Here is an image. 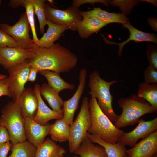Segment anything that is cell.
Returning <instances> with one entry per match:
<instances>
[{"label": "cell", "mask_w": 157, "mask_h": 157, "mask_svg": "<svg viewBox=\"0 0 157 157\" xmlns=\"http://www.w3.org/2000/svg\"><path fill=\"white\" fill-rule=\"evenodd\" d=\"M30 66L38 71L48 70L58 73L69 72L77 64L76 56L58 43L49 48L37 45L30 50L27 59Z\"/></svg>", "instance_id": "obj_1"}, {"label": "cell", "mask_w": 157, "mask_h": 157, "mask_svg": "<svg viewBox=\"0 0 157 157\" xmlns=\"http://www.w3.org/2000/svg\"><path fill=\"white\" fill-rule=\"evenodd\" d=\"M91 124L88 133L106 142L117 143L124 131L117 128L99 107L96 98L89 100Z\"/></svg>", "instance_id": "obj_2"}, {"label": "cell", "mask_w": 157, "mask_h": 157, "mask_svg": "<svg viewBox=\"0 0 157 157\" xmlns=\"http://www.w3.org/2000/svg\"><path fill=\"white\" fill-rule=\"evenodd\" d=\"M122 112L114 125L117 128L133 125L143 115L154 112L151 105L143 99L133 94L118 101Z\"/></svg>", "instance_id": "obj_3"}, {"label": "cell", "mask_w": 157, "mask_h": 157, "mask_svg": "<svg viewBox=\"0 0 157 157\" xmlns=\"http://www.w3.org/2000/svg\"><path fill=\"white\" fill-rule=\"evenodd\" d=\"M118 82L117 80L110 82L105 81L100 76L99 72L94 71L90 74L88 87L90 90L88 94L92 98L97 99L98 105L103 112L112 123L118 117L112 107L113 97L110 91L112 85Z\"/></svg>", "instance_id": "obj_4"}, {"label": "cell", "mask_w": 157, "mask_h": 157, "mask_svg": "<svg viewBox=\"0 0 157 157\" xmlns=\"http://www.w3.org/2000/svg\"><path fill=\"white\" fill-rule=\"evenodd\" d=\"M1 112L0 126L7 129L12 144L26 141L24 117L19 104L13 101L9 102Z\"/></svg>", "instance_id": "obj_5"}, {"label": "cell", "mask_w": 157, "mask_h": 157, "mask_svg": "<svg viewBox=\"0 0 157 157\" xmlns=\"http://www.w3.org/2000/svg\"><path fill=\"white\" fill-rule=\"evenodd\" d=\"M79 112L75 120L70 126L68 139L69 150L74 153L78 148L84 138L91 124L89 110V100L84 97L82 100Z\"/></svg>", "instance_id": "obj_6"}, {"label": "cell", "mask_w": 157, "mask_h": 157, "mask_svg": "<svg viewBox=\"0 0 157 157\" xmlns=\"http://www.w3.org/2000/svg\"><path fill=\"white\" fill-rule=\"evenodd\" d=\"M44 11L47 19L55 24L66 26L69 29L74 31H77L83 19L78 8L72 6L65 10H61L52 7L45 3Z\"/></svg>", "instance_id": "obj_7"}, {"label": "cell", "mask_w": 157, "mask_h": 157, "mask_svg": "<svg viewBox=\"0 0 157 157\" xmlns=\"http://www.w3.org/2000/svg\"><path fill=\"white\" fill-rule=\"evenodd\" d=\"M30 29L26 12L22 13L19 20L13 26L0 24V29L11 36L18 47L24 49L31 50L37 46L30 37Z\"/></svg>", "instance_id": "obj_8"}, {"label": "cell", "mask_w": 157, "mask_h": 157, "mask_svg": "<svg viewBox=\"0 0 157 157\" xmlns=\"http://www.w3.org/2000/svg\"><path fill=\"white\" fill-rule=\"evenodd\" d=\"M30 65L27 60L8 70L7 77L9 90L13 101L18 104L19 97L28 81Z\"/></svg>", "instance_id": "obj_9"}, {"label": "cell", "mask_w": 157, "mask_h": 157, "mask_svg": "<svg viewBox=\"0 0 157 157\" xmlns=\"http://www.w3.org/2000/svg\"><path fill=\"white\" fill-rule=\"evenodd\" d=\"M135 128L129 132H124L119 141L125 146L133 147L140 138L142 139L157 131V118L149 121L140 119Z\"/></svg>", "instance_id": "obj_10"}, {"label": "cell", "mask_w": 157, "mask_h": 157, "mask_svg": "<svg viewBox=\"0 0 157 157\" xmlns=\"http://www.w3.org/2000/svg\"><path fill=\"white\" fill-rule=\"evenodd\" d=\"M87 71L85 68L80 71L78 76L79 83L76 90L69 99L64 101L62 119L70 126L73 122L76 111L78 107L80 100L83 92L86 83Z\"/></svg>", "instance_id": "obj_11"}, {"label": "cell", "mask_w": 157, "mask_h": 157, "mask_svg": "<svg viewBox=\"0 0 157 157\" xmlns=\"http://www.w3.org/2000/svg\"><path fill=\"white\" fill-rule=\"evenodd\" d=\"M24 123L26 139L38 147L44 142L46 136L49 134L51 124H41L31 118L24 117Z\"/></svg>", "instance_id": "obj_12"}, {"label": "cell", "mask_w": 157, "mask_h": 157, "mask_svg": "<svg viewBox=\"0 0 157 157\" xmlns=\"http://www.w3.org/2000/svg\"><path fill=\"white\" fill-rule=\"evenodd\" d=\"M30 53L29 49L0 47V65L8 70L26 60Z\"/></svg>", "instance_id": "obj_13"}, {"label": "cell", "mask_w": 157, "mask_h": 157, "mask_svg": "<svg viewBox=\"0 0 157 157\" xmlns=\"http://www.w3.org/2000/svg\"><path fill=\"white\" fill-rule=\"evenodd\" d=\"M131 157H152L157 153V131L125 151Z\"/></svg>", "instance_id": "obj_14"}, {"label": "cell", "mask_w": 157, "mask_h": 157, "mask_svg": "<svg viewBox=\"0 0 157 157\" xmlns=\"http://www.w3.org/2000/svg\"><path fill=\"white\" fill-rule=\"evenodd\" d=\"M123 26L129 30L130 32V36L126 40L122 42L118 43L111 42L107 39L103 34H101L106 44L118 45L117 54L119 57L122 56V51L124 46L131 40H133L136 42L146 41L151 42L157 44V36L156 34L150 33L139 30L134 27L130 23L123 25Z\"/></svg>", "instance_id": "obj_15"}, {"label": "cell", "mask_w": 157, "mask_h": 157, "mask_svg": "<svg viewBox=\"0 0 157 157\" xmlns=\"http://www.w3.org/2000/svg\"><path fill=\"white\" fill-rule=\"evenodd\" d=\"M40 86L36 84L34 90L38 98V107L36 115L34 120L41 124H45L50 120L54 119L62 118L63 116V109L56 111L49 108L44 103L40 92Z\"/></svg>", "instance_id": "obj_16"}, {"label": "cell", "mask_w": 157, "mask_h": 157, "mask_svg": "<svg viewBox=\"0 0 157 157\" xmlns=\"http://www.w3.org/2000/svg\"><path fill=\"white\" fill-rule=\"evenodd\" d=\"M18 104L24 117L34 119L38 107V98L34 89L25 88L20 95Z\"/></svg>", "instance_id": "obj_17"}, {"label": "cell", "mask_w": 157, "mask_h": 157, "mask_svg": "<svg viewBox=\"0 0 157 157\" xmlns=\"http://www.w3.org/2000/svg\"><path fill=\"white\" fill-rule=\"evenodd\" d=\"M80 14L83 18L95 17L107 24L110 23H117L123 25L130 23L129 19L122 13L109 12L99 8H94L92 10L87 11H81Z\"/></svg>", "instance_id": "obj_18"}, {"label": "cell", "mask_w": 157, "mask_h": 157, "mask_svg": "<svg viewBox=\"0 0 157 157\" xmlns=\"http://www.w3.org/2000/svg\"><path fill=\"white\" fill-rule=\"evenodd\" d=\"M48 28L43 36L39 39L38 46L40 48H49L53 46L54 42L62 35L65 30L69 29L65 25H61L54 24L47 19Z\"/></svg>", "instance_id": "obj_19"}, {"label": "cell", "mask_w": 157, "mask_h": 157, "mask_svg": "<svg viewBox=\"0 0 157 157\" xmlns=\"http://www.w3.org/2000/svg\"><path fill=\"white\" fill-rule=\"evenodd\" d=\"M86 136L90 141L101 146L104 149L108 157H124L126 155L125 146L118 141L114 144L106 142L96 136L87 132Z\"/></svg>", "instance_id": "obj_20"}, {"label": "cell", "mask_w": 157, "mask_h": 157, "mask_svg": "<svg viewBox=\"0 0 157 157\" xmlns=\"http://www.w3.org/2000/svg\"><path fill=\"white\" fill-rule=\"evenodd\" d=\"M107 24L94 17L83 18L78 26L77 31L83 39L88 38L93 33L97 32Z\"/></svg>", "instance_id": "obj_21"}, {"label": "cell", "mask_w": 157, "mask_h": 157, "mask_svg": "<svg viewBox=\"0 0 157 157\" xmlns=\"http://www.w3.org/2000/svg\"><path fill=\"white\" fill-rule=\"evenodd\" d=\"M74 153L80 157H108L104 148L92 142L87 136Z\"/></svg>", "instance_id": "obj_22"}, {"label": "cell", "mask_w": 157, "mask_h": 157, "mask_svg": "<svg viewBox=\"0 0 157 157\" xmlns=\"http://www.w3.org/2000/svg\"><path fill=\"white\" fill-rule=\"evenodd\" d=\"M66 152L63 148L47 138L37 148L35 157H63Z\"/></svg>", "instance_id": "obj_23"}, {"label": "cell", "mask_w": 157, "mask_h": 157, "mask_svg": "<svg viewBox=\"0 0 157 157\" xmlns=\"http://www.w3.org/2000/svg\"><path fill=\"white\" fill-rule=\"evenodd\" d=\"M39 73L47 79L48 84L58 94L63 90H73L75 88L74 84L65 81L61 77L59 73L48 70L41 71Z\"/></svg>", "instance_id": "obj_24"}, {"label": "cell", "mask_w": 157, "mask_h": 157, "mask_svg": "<svg viewBox=\"0 0 157 157\" xmlns=\"http://www.w3.org/2000/svg\"><path fill=\"white\" fill-rule=\"evenodd\" d=\"M70 127V125L62 118L57 119L53 124L50 125L49 134L51 136V139L54 141L60 142L68 140Z\"/></svg>", "instance_id": "obj_25"}, {"label": "cell", "mask_w": 157, "mask_h": 157, "mask_svg": "<svg viewBox=\"0 0 157 157\" xmlns=\"http://www.w3.org/2000/svg\"><path fill=\"white\" fill-rule=\"evenodd\" d=\"M40 92L41 95L47 101L53 110L58 111L62 109L64 101L59 94L48 83L42 84L40 86Z\"/></svg>", "instance_id": "obj_26"}, {"label": "cell", "mask_w": 157, "mask_h": 157, "mask_svg": "<svg viewBox=\"0 0 157 157\" xmlns=\"http://www.w3.org/2000/svg\"><path fill=\"white\" fill-rule=\"evenodd\" d=\"M143 99L152 106L154 112L157 111V83H140L137 95Z\"/></svg>", "instance_id": "obj_27"}, {"label": "cell", "mask_w": 157, "mask_h": 157, "mask_svg": "<svg viewBox=\"0 0 157 157\" xmlns=\"http://www.w3.org/2000/svg\"><path fill=\"white\" fill-rule=\"evenodd\" d=\"M37 147L25 141L13 145L9 157H35Z\"/></svg>", "instance_id": "obj_28"}, {"label": "cell", "mask_w": 157, "mask_h": 157, "mask_svg": "<svg viewBox=\"0 0 157 157\" xmlns=\"http://www.w3.org/2000/svg\"><path fill=\"white\" fill-rule=\"evenodd\" d=\"M22 6L25 9L28 20L31 30L33 35V40L34 43L38 46L39 43V39L37 37L35 30V20L34 10L33 5L30 0H22Z\"/></svg>", "instance_id": "obj_29"}, {"label": "cell", "mask_w": 157, "mask_h": 157, "mask_svg": "<svg viewBox=\"0 0 157 157\" xmlns=\"http://www.w3.org/2000/svg\"><path fill=\"white\" fill-rule=\"evenodd\" d=\"M34 8V12L38 17L40 26V33H44V27L47 25V19L44 11V5L46 0H30Z\"/></svg>", "instance_id": "obj_30"}, {"label": "cell", "mask_w": 157, "mask_h": 157, "mask_svg": "<svg viewBox=\"0 0 157 157\" xmlns=\"http://www.w3.org/2000/svg\"><path fill=\"white\" fill-rule=\"evenodd\" d=\"M142 0H109V4L119 8L122 14L125 15L129 14L133 10V7Z\"/></svg>", "instance_id": "obj_31"}, {"label": "cell", "mask_w": 157, "mask_h": 157, "mask_svg": "<svg viewBox=\"0 0 157 157\" xmlns=\"http://www.w3.org/2000/svg\"><path fill=\"white\" fill-rule=\"evenodd\" d=\"M157 46L148 44L147 46L146 56L149 65L157 69Z\"/></svg>", "instance_id": "obj_32"}, {"label": "cell", "mask_w": 157, "mask_h": 157, "mask_svg": "<svg viewBox=\"0 0 157 157\" xmlns=\"http://www.w3.org/2000/svg\"><path fill=\"white\" fill-rule=\"evenodd\" d=\"M144 78L145 83H157V69L149 65L144 71Z\"/></svg>", "instance_id": "obj_33"}, {"label": "cell", "mask_w": 157, "mask_h": 157, "mask_svg": "<svg viewBox=\"0 0 157 157\" xmlns=\"http://www.w3.org/2000/svg\"><path fill=\"white\" fill-rule=\"evenodd\" d=\"M0 47H18L15 40L10 35L0 29Z\"/></svg>", "instance_id": "obj_34"}, {"label": "cell", "mask_w": 157, "mask_h": 157, "mask_svg": "<svg viewBox=\"0 0 157 157\" xmlns=\"http://www.w3.org/2000/svg\"><path fill=\"white\" fill-rule=\"evenodd\" d=\"M3 96L11 97L7 77L0 80V97Z\"/></svg>", "instance_id": "obj_35"}, {"label": "cell", "mask_w": 157, "mask_h": 157, "mask_svg": "<svg viewBox=\"0 0 157 157\" xmlns=\"http://www.w3.org/2000/svg\"><path fill=\"white\" fill-rule=\"evenodd\" d=\"M100 3L108 6L109 5V0H73L72 6L78 8L79 6L85 3Z\"/></svg>", "instance_id": "obj_36"}, {"label": "cell", "mask_w": 157, "mask_h": 157, "mask_svg": "<svg viewBox=\"0 0 157 157\" xmlns=\"http://www.w3.org/2000/svg\"><path fill=\"white\" fill-rule=\"evenodd\" d=\"M13 145L10 141L0 145V157H7L9 151L11 150Z\"/></svg>", "instance_id": "obj_37"}, {"label": "cell", "mask_w": 157, "mask_h": 157, "mask_svg": "<svg viewBox=\"0 0 157 157\" xmlns=\"http://www.w3.org/2000/svg\"><path fill=\"white\" fill-rule=\"evenodd\" d=\"M10 141V136L7 129L0 126V145Z\"/></svg>", "instance_id": "obj_38"}, {"label": "cell", "mask_w": 157, "mask_h": 157, "mask_svg": "<svg viewBox=\"0 0 157 157\" xmlns=\"http://www.w3.org/2000/svg\"><path fill=\"white\" fill-rule=\"evenodd\" d=\"M38 72L39 71L36 68L30 66L28 81L32 82H34L36 79L37 74Z\"/></svg>", "instance_id": "obj_39"}, {"label": "cell", "mask_w": 157, "mask_h": 157, "mask_svg": "<svg viewBox=\"0 0 157 157\" xmlns=\"http://www.w3.org/2000/svg\"><path fill=\"white\" fill-rule=\"evenodd\" d=\"M147 21L153 30L155 32L157 31V19L156 18L151 17L149 18Z\"/></svg>", "instance_id": "obj_40"}, {"label": "cell", "mask_w": 157, "mask_h": 157, "mask_svg": "<svg viewBox=\"0 0 157 157\" xmlns=\"http://www.w3.org/2000/svg\"><path fill=\"white\" fill-rule=\"evenodd\" d=\"M22 0H10L9 5L13 8L15 9L22 6Z\"/></svg>", "instance_id": "obj_41"}, {"label": "cell", "mask_w": 157, "mask_h": 157, "mask_svg": "<svg viewBox=\"0 0 157 157\" xmlns=\"http://www.w3.org/2000/svg\"><path fill=\"white\" fill-rule=\"evenodd\" d=\"M142 1H146L154 4L155 6H157V1L156 0H142Z\"/></svg>", "instance_id": "obj_42"}, {"label": "cell", "mask_w": 157, "mask_h": 157, "mask_svg": "<svg viewBox=\"0 0 157 157\" xmlns=\"http://www.w3.org/2000/svg\"><path fill=\"white\" fill-rule=\"evenodd\" d=\"M7 77V76L3 74H0V80Z\"/></svg>", "instance_id": "obj_43"}, {"label": "cell", "mask_w": 157, "mask_h": 157, "mask_svg": "<svg viewBox=\"0 0 157 157\" xmlns=\"http://www.w3.org/2000/svg\"><path fill=\"white\" fill-rule=\"evenodd\" d=\"M152 157H157V154L155 155H154V156H153Z\"/></svg>", "instance_id": "obj_44"}, {"label": "cell", "mask_w": 157, "mask_h": 157, "mask_svg": "<svg viewBox=\"0 0 157 157\" xmlns=\"http://www.w3.org/2000/svg\"><path fill=\"white\" fill-rule=\"evenodd\" d=\"M124 157H131L128 155H126Z\"/></svg>", "instance_id": "obj_45"}, {"label": "cell", "mask_w": 157, "mask_h": 157, "mask_svg": "<svg viewBox=\"0 0 157 157\" xmlns=\"http://www.w3.org/2000/svg\"><path fill=\"white\" fill-rule=\"evenodd\" d=\"M78 157V156H74V157Z\"/></svg>", "instance_id": "obj_46"}]
</instances>
